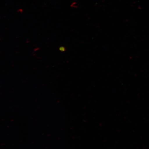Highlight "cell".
<instances>
[{"label":"cell","instance_id":"obj_1","mask_svg":"<svg viewBox=\"0 0 149 149\" xmlns=\"http://www.w3.org/2000/svg\"><path fill=\"white\" fill-rule=\"evenodd\" d=\"M59 49L61 51H64L65 49L64 47H61L59 48Z\"/></svg>","mask_w":149,"mask_h":149}]
</instances>
